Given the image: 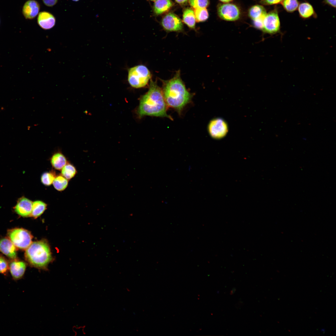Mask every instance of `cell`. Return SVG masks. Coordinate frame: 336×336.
Wrapping results in <instances>:
<instances>
[{"mask_svg":"<svg viewBox=\"0 0 336 336\" xmlns=\"http://www.w3.org/2000/svg\"><path fill=\"white\" fill-rule=\"evenodd\" d=\"M147 92L140 99L137 110L139 117L150 116L166 117L172 120L167 113V105L165 101L162 90L156 82L151 80Z\"/></svg>","mask_w":336,"mask_h":336,"instance_id":"obj_1","label":"cell"},{"mask_svg":"<svg viewBox=\"0 0 336 336\" xmlns=\"http://www.w3.org/2000/svg\"><path fill=\"white\" fill-rule=\"evenodd\" d=\"M162 91L167 106L174 109L179 114L190 102L192 97L181 78L180 71L171 79L163 82Z\"/></svg>","mask_w":336,"mask_h":336,"instance_id":"obj_2","label":"cell"},{"mask_svg":"<svg viewBox=\"0 0 336 336\" xmlns=\"http://www.w3.org/2000/svg\"><path fill=\"white\" fill-rule=\"evenodd\" d=\"M25 257L31 266L39 269H45L52 259L49 246L43 240L32 242L26 249Z\"/></svg>","mask_w":336,"mask_h":336,"instance_id":"obj_3","label":"cell"},{"mask_svg":"<svg viewBox=\"0 0 336 336\" xmlns=\"http://www.w3.org/2000/svg\"><path fill=\"white\" fill-rule=\"evenodd\" d=\"M151 77V73L147 68L142 65L135 66L128 70V81L130 86L138 88L145 86Z\"/></svg>","mask_w":336,"mask_h":336,"instance_id":"obj_4","label":"cell"},{"mask_svg":"<svg viewBox=\"0 0 336 336\" xmlns=\"http://www.w3.org/2000/svg\"><path fill=\"white\" fill-rule=\"evenodd\" d=\"M7 235L9 239L17 247L26 249L32 243V236L29 231L22 228L9 230Z\"/></svg>","mask_w":336,"mask_h":336,"instance_id":"obj_5","label":"cell"},{"mask_svg":"<svg viewBox=\"0 0 336 336\" xmlns=\"http://www.w3.org/2000/svg\"><path fill=\"white\" fill-rule=\"evenodd\" d=\"M280 22L278 12L273 10L266 14L263 20V26L262 30L270 34L275 33L279 30Z\"/></svg>","mask_w":336,"mask_h":336,"instance_id":"obj_6","label":"cell"},{"mask_svg":"<svg viewBox=\"0 0 336 336\" xmlns=\"http://www.w3.org/2000/svg\"><path fill=\"white\" fill-rule=\"evenodd\" d=\"M208 130L211 137L215 139H220L226 135L228 129L226 123L223 119L216 118L210 122Z\"/></svg>","mask_w":336,"mask_h":336,"instance_id":"obj_7","label":"cell"},{"mask_svg":"<svg viewBox=\"0 0 336 336\" xmlns=\"http://www.w3.org/2000/svg\"><path fill=\"white\" fill-rule=\"evenodd\" d=\"M218 14L222 19L228 21H234L240 17V12L238 7L231 3L223 4L219 6Z\"/></svg>","mask_w":336,"mask_h":336,"instance_id":"obj_8","label":"cell"},{"mask_svg":"<svg viewBox=\"0 0 336 336\" xmlns=\"http://www.w3.org/2000/svg\"><path fill=\"white\" fill-rule=\"evenodd\" d=\"M164 28L168 31H179L183 28V25L180 19L172 13H169L165 16L162 21Z\"/></svg>","mask_w":336,"mask_h":336,"instance_id":"obj_9","label":"cell"},{"mask_svg":"<svg viewBox=\"0 0 336 336\" xmlns=\"http://www.w3.org/2000/svg\"><path fill=\"white\" fill-rule=\"evenodd\" d=\"M26 267V263L21 261L14 259L9 264V268L12 279L17 281L23 277Z\"/></svg>","mask_w":336,"mask_h":336,"instance_id":"obj_10","label":"cell"},{"mask_svg":"<svg viewBox=\"0 0 336 336\" xmlns=\"http://www.w3.org/2000/svg\"><path fill=\"white\" fill-rule=\"evenodd\" d=\"M32 204L28 199L22 197L18 201L14 208L15 212L20 216L28 217L31 215Z\"/></svg>","mask_w":336,"mask_h":336,"instance_id":"obj_11","label":"cell"},{"mask_svg":"<svg viewBox=\"0 0 336 336\" xmlns=\"http://www.w3.org/2000/svg\"><path fill=\"white\" fill-rule=\"evenodd\" d=\"M40 9L39 3L35 0H28L24 4L22 13L25 18L27 19H32L38 14Z\"/></svg>","mask_w":336,"mask_h":336,"instance_id":"obj_12","label":"cell"},{"mask_svg":"<svg viewBox=\"0 0 336 336\" xmlns=\"http://www.w3.org/2000/svg\"><path fill=\"white\" fill-rule=\"evenodd\" d=\"M56 20L54 16L48 12L44 11L39 13L37 23L44 30H49L55 25Z\"/></svg>","mask_w":336,"mask_h":336,"instance_id":"obj_13","label":"cell"},{"mask_svg":"<svg viewBox=\"0 0 336 336\" xmlns=\"http://www.w3.org/2000/svg\"><path fill=\"white\" fill-rule=\"evenodd\" d=\"M0 251L10 258L14 259L16 257V247L7 238L0 239Z\"/></svg>","mask_w":336,"mask_h":336,"instance_id":"obj_14","label":"cell"},{"mask_svg":"<svg viewBox=\"0 0 336 336\" xmlns=\"http://www.w3.org/2000/svg\"><path fill=\"white\" fill-rule=\"evenodd\" d=\"M171 0H156L154 5V11L157 15L164 13L168 11L172 6Z\"/></svg>","mask_w":336,"mask_h":336,"instance_id":"obj_15","label":"cell"},{"mask_svg":"<svg viewBox=\"0 0 336 336\" xmlns=\"http://www.w3.org/2000/svg\"><path fill=\"white\" fill-rule=\"evenodd\" d=\"M51 162L56 169L60 170L66 164L67 160L64 155L60 152L55 153L52 156Z\"/></svg>","mask_w":336,"mask_h":336,"instance_id":"obj_16","label":"cell"},{"mask_svg":"<svg viewBox=\"0 0 336 336\" xmlns=\"http://www.w3.org/2000/svg\"><path fill=\"white\" fill-rule=\"evenodd\" d=\"M266 14V12L264 8L259 5L252 6L249 11V16L253 20L264 18Z\"/></svg>","mask_w":336,"mask_h":336,"instance_id":"obj_17","label":"cell"},{"mask_svg":"<svg viewBox=\"0 0 336 336\" xmlns=\"http://www.w3.org/2000/svg\"><path fill=\"white\" fill-rule=\"evenodd\" d=\"M298 11L301 16L304 18H309L315 13L312 6L308 2H303L298 6Z\"/></svg>","mask_w":336,"mask_h":336,"instance_id":"obj_18","label":"cell"},{"mask_svg":"<svg viewBox=\"0 0 336 336\" xmlns=\"http://www.w3.org/2000/svg\"><path fill=\"white\" fill-rule=\"evenodd\" d=\"M46 206V204L42 201L37 200L34 202L32 204L31 216L37 218L43 213Z\"/></svg>","mask_w":336,"mask_h":336,"instance_id":"obj_19","label":"cell"},{"mask_svg":"<svg viewBox=\"0 0 336 336\" xmlns=\"http://www.w3.org/2000/svg\"><path fill=\"white\" fill-rule=\"evenodd\" d=\"M183 19L184 22L189 27L194 28L196 19L194 12L192 9H186L184 12Z\"/></svg>","mask_w":336,"mask_h":336,"instance_id":"obj_20","label":"cell"},{"mask_svg":"<svg viewBox=\"0 0 336 336\" xmlns=\"http://www.w3.org/2000/svg\"><path fill=\"white\" fill-rule=\"evenodd\" d=\"M54 188L59 191L63 190L68 185V180L63 176L59 175L56 177L53 182Z\"/></svg>","mask_w":336,"mask_h":336,"instance_id":"obj_21","label":"cell"},{"mask_svg":"<svg viewBox=\"0 0 336 336\" xmlns=\"http://www.w3.org/2000/svg\"><path fill=\"white\" fill-rule=\"evenodd\" d=\"M77 172L75 167L70 164H66L62 168L61 173L63 176L69 180L73 177Z\"/></svg>","mask_w":336,"mask_h":336,"instance_id":"obj_22","label":"cell"},{"mask_svg":"<svg viewBox=\"0 0 336 336\" xmlns=\"http://www.w3.org/2000/svg\"><path fill=\"white\" fill-rule=\"evenodd\" d=\"M194 13L196 21L198 22L204 21L208 17V13L206 8H196Z\"/></svg>","mask_w":336,"mask_h":336,"instance_id":"obj_23","label":"cell"},{"mask_svg":"<svg viewBox=\"0 0 336 336\" xmlns=\"http://www.w3.org/2000/svg\"><path fill=\"white\" fill-rule=\"evenodd\" d=\"M281 2L284 9L290 12L295 11L299 5L297 0H283Z\"/></svg>","mask_w":336,"mask_h":336,"instance_id":"obj_24","label":"cell"},{"mask_svg":"<svg viewBox=\"0 0 336 336\" xmlns=\"http://www.w3.org/2000/svg\"><path fill=\"white\" fill-rule=\"evenodd\" d=\"M55 177V175L54 172H46L42 175L41 181L44 185L49 186L53 183Z\"/></svg>","mask_w":336,"mask_h":336,"instance_id":"obj_25","label":"cell"},{"mask_svg":"<svg viewBox=\"0 0 336 336\" xmlns=\"http://www.w3.org/2000/svg\"><path fill=\"white\" fill-rule=\"evenodd\" d=\"M190 5L196 8H206L209 5V0H189Z\"/></svg>","mask_w":336,"mask_h":336,"instance_id":"obj_26","label":"cell"},{"mask_svg":"<svg viewBox=\"0 0 336 336\" xmlns=\"http://www.w3.org/2000/svg\"><path fill=\"white\" fill-rule=\"evenodd\" d=\"M9 264L7 260L0 256V274L6 276L9 271Z\"/></svg>","mask_w":336,"mask_h":336,"instance_id":"obj_27","label":"cell"},{"mask_svg":"<svg viewBox=\"0 0 336 336\" xmlns=\"http://www.w3.org/2000/svg\"><path fill=\"white\" fill-rule=\"evenodd\" d=\"M264 18H261L253 20V23L254 26L257 28L262 30L263 26V20Z\"/></svg>","mask_w":336,"mask_h":336,"instance_id":"obj_28","label":"cell"},{"mask_svg":"<svg viewBox=\"0 0 336 336\" xmlns=\"http://www.w3.org/2000/svg\"><path fill=\"white\" fill-rule=\"evenodd\" d=\"M283 0H262L261 3L267 5L277 4L281 2Z\"/></svg>","mask_w":336,"mask_h":336,"instance_id":"obj_29","label":"cell"},{"mask_svg":"<svg viewBox=\"0 0 336 336\" xmlns=\"http://www.w3.org/2000/svg\"><path fill=\"white\" fill-rule=\"evenodd\" d=\"M44 4L47 6L51 7L55 5L58 0H42Z\"/></svg>","mask_w":336,"mask_h":336,"instance_id":"obj_30","label":"cell"},{"mask_svg":"<svg viewBox=\"0 0 336 336\" xmlns=\"http://www.w3.org/2000/svg\"><path fill=\"white\" fill-rule=\"evenodd\" d=\"M325 2L329 5L336 7V0H324Z\"/></svg>","mask_w":336,"mask_h":336,"instance_id":"obj_31","label":"cell"},{"mask_svg":"<svg viewBox=\"0 0 336 336\" xmlns=\"http://www.w3.org/2000/svg\"><path fill=\"white\" fill-rule=\"evenodd\" d=\"M176 2L180 4H183L186 2L187 0H175Z\"/></svg>","mask_w":336,"mask_h":336,"instance_id":"obj_32","label":"cell"},{"mask_svg":"<svg viewBox=\"0 0 336 336\" xmlns=\"http://www.w3.org/2000/svg\"><path fill=\"white\" fill-rule=\"evenodd\" d=\"M220 1L224 2H228L232 1V0H220Z\"/></svg>","mask_w":336,"mask_h":336,"instance_id":"obj_33","label":"cell"},{"mask_svg":"<svg viewBox=\"0 0 336 336\" xmlns=\"http://www.w3.org/2000/svg\"><path fill=\"white\" fill-rule=\"evenodd\" d=\"M72 0V1H74L77 2V1H78L79 0Z\"/></svg>","mask_w":336,"mask_h":336,"instance_id":"obj_34","label":"cell"},{"mask_svg":"<svg viewBox=\"0 0 336 336\" xmlns=\"http://www.w3.org/2000/svg\"><path fill=\"white\" fill-rule=\"evenodd\" d=\"M152 0V1H154V0Z\"/></svg>","mask_w":336,"mask_h":336,"instance_id":"obj_35","label":"cell"}]
</instances>
